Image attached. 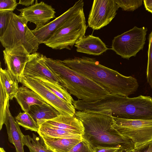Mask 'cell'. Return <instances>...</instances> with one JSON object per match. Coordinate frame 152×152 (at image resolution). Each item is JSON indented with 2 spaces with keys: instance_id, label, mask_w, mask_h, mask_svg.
I'll list each match as a JSON object with an SVG mask.
<instances>
[{
  "instance_id": "5",
  "label": "cell",
  "mask_w": 152,
  "mask_h": 152,
  "mask_svg": "<svg viewBox=\"0 0 152 152\" xmlns=\"http://www.w3.org/2000/svg\"><path fill=\"white\" fill-rule=\"evenodd\" d=\"M87 29L83 8L63 22L44 44L56 50H70Z\"/></svg>"
},
{
  "instance_id": "17",
  "label": "cell",
  "mask_w": 152,
  "mask_h": 152,
  "mask_svg": "<svg viewBox=\"0 0 152 152\" xmlns=\"http://www.w3.org/2000/svg\"><path fill=\"white\" fill-rule=\"evenodd\" d=\"M42 124L69 131L82 135L84 133V128L82 121L75 115H60Z\"/></svg>"
},
{
  "instance_id": "15",
  "label": "cell",
  "mask_w": 152,
  "mask_h": 152,
  "mask_svg": "<svg viewBox=\"0 0 152 152\" xmlns=\"http://www.w3.org/2000/svg\"><path fill=\"white\" fill-rule=\"evenodd\" d=\"M9 102L6 109V114L3 124L6 125L9 141L15 146L16 152H24L23 138L24 135L19 125L12 116L9 110Z\"/></svg>"
},
{
  "instance_id": "25",
  "label": "cell",
  "mask_w": 152,
  "mask_h": 152,
  "mask_svg": "<svg viewBox=\"0 0 152 152\" xmlns=\"http://www.w3.org/2000/svg\"><path fill=\"white\" fill-rule=\"evenodd\" d=\"M15 119L18 124L25 130L37 132L40 126L28 113L24 112L19 113Z\"/></svg>"
},
{
  "instance_id": "9",
  "label": "cell",
  "mask_w": 152,
  "mask_h": 152,
  "mask_svg": "<svg viewBox=\"0 0 152 152\" xmlns=\"http://www.w3.org/2000/svg\"><path fill=\"white\" fill-rule=\"evenodd\" d=\"M20 83L37 93L47 103L56 109L62 115H75V109L72 104L67 103L47 88L39 80L23 76Z\"/></svg>"
},
{
  "instance_id": "1",
  "label": "cell",
  "mask_w": 152,
  "mask_h": 152,
  "mask_svg": "<svg viewBox=\"0 0 152 152\" xmlns=\"http://www.w3.org/2000/svg\"><path fill=\"white\" fill-rule=\"evenodd\" d=\"M62 61L71 69L102 86L109 94L128 96L138 89V83L135 78L124 75L101 64L94 58L75 57Z\"/></svg>"
},
{
  "instance_id": "28",
  "label": "cell",
  "mask_w": 152,
  "mask_h": 152,
  "mask_svg": "<svg viewBox=\"0 0 152 152\" xmlns=\"http://www.w3.org/2000/svg\"><path fill=\"white\" fill-rule=\"evenodd\" d=\"M148 40L146 76L148 83L152 89V31L149 34Z\"/></svg>"
},
{
  "instance_id": "2",
  "label": "cell",
  "mask_w": 152,
  "mask_h": 152,
  "mask_svg": "<svg viewBox=\"0 0 152 152\" xmlns=\"http://www.w3.org/2000/svg\"><path fill=\"white\" fill-rule=\"evenodd\" d=\"M75 116L83 124L84 131L83 138L93 148L122 147L128 150L134 149L132 141L113 127V116L110 109L77 111Z\"/></svg>"
},
{
  "instance_id": "29",
  "label": "cell",
  "mask_w": 152,
  "mask_h": 152,
  "mask_svg": "<svg viewBox=\"0 0 152 152\" xmlns=\"http://www.w3.org/2000/svg\"><path fill=\"white\" fill-rule=\"evenodd\" d=\"M69 152H95L93 148L84 139L75 145Z\"/></svg>"
},
{
  "instance_id": "36",
  "label": "cell",
  "mask_w": 152,
  "mask_h": 152,
  "mask_svg": "<svg viewBox=\"0 0 152 152\" xmlns=\"http://www.w3.org/2000/svg\"><path fill=\"white\" fill-rule=\"evenodd\" d=\"M135 151L134 149L129 150H127L125 152H134Z\"/></svg>"
},
{
  "instance_id": "22",
  "label": "cell",
  "mask_w": 152,
  "mask_h": 152,
  "mask_svg": "<svg viewBox=\"0 0 152 152\" xmlns=\"http://www.w3.org/2000/svg\"><path fill=\"white\" fill-rule=\"evenodd\" d=\"M0 78V83L3 85L9 100H12L15 98L18 91V83L7 69H3L1 67Z\"/></svg>"
},
{
  "instance_id": "32",
  "label": "cell",
  "mask_w": 152,
  "mask_h": 152,
  "mask_svg": "<svg viewBox=\"0 0 152 152\" xmlns=\"http://www.w3.org/2000/svg\"><path fill=\"white\" fill-rule=\"evenodd\" d=\"M93 149L95 152H119L122 150L126 151L129 150H128L122 147H98L94 148Z\"/></svg>"
},
{
  "instance_id": "31",
  "label": "cell",
  "mask_w": 152,
  "mask_h": 152,
  "mask_svg": "<svg viewBox=\"0 0 152 152\" xmlns=\"http://www.w3.org/2000/svg\"><path fill=\"white\" fill-rule=\"evenodd\" d=\"M11 12H0V36L3 34L7 26L10 15Z\"/></svg>"
},
{
  "instance_id": "33",
  "label": "cell",
  "mask_w": 152,
  "mask_h": 152,
  "mask_svg": "<svg viewBox=\"0 0 152 152\" xmlns=\"http://www.w3.org/2000/svg\"><path fill=\"white\" fill-rule=\"evenodd\" d=\"M143 1L146 10L152 13V0H144Z\"/></svg>"
},
{
  "instance_id": "30",
  "label": "cell",
  "mask_w": 152,
  "mask_h": 152,
  "mask_svg": "<svg viewBox=\"0 0 152 152\" xmlns=\"http://www.w3.org/2000/svg\"><path fill=\"white\" fill-rule=\"evenodd\" d=\"M18 4L16 0H0V12L7 11L13 12Z\"/></svg>"
},
{
  "instance_id": "23",
  "label": "cell",
  "mask_w": 152,
  "mask_h": 152,
  "mask_svg": "<svg viewBox=\"0 0 152 152\" xmlns=\"http://www.w3.org/2000/svg\"><path fill=\"white\" fill-rule=\"evenodd\" d=\"M52 92L65 102L72 104L74 99L71 95L60 83L43 78L37 77Z\"/></svg>"
},
{
  "instance_id": "24",
  "label": "cell",
  "mask_w": 152,
  "mask_h": 152,
  "mask_svg": "<svg viewBox=\"0 0 152 152\" xmlns=\"http://www.w3.org/2000/svg\"><path fill=\"white\" fill-rule=\"evenodd\" d=\"M23 142L24 145L28 148L30 152H53L47 148L42 136H37L33 133L32 137L28 135H24Z\"/></svg>"
},
{
  "instance_id": "21",
  "label": "cell",
  "mask_w": 152,
  "mask_h": 152,
  "mask_svg": "<svg viewBox=\"0 0 152 152\" xmlns=\"http://www.w3.org/2000/svg\"><path fill=\"white\" fill-rule=\"evenodd\" d=\"M39 136L56 138H70L82 139V135L69 131L42 124L37 132Z\"/></svg>"
},
{
  "instance_id": "13",
  "label": "cell",
  "mask_w": 152,
  "mask_h": 152,
  "mask_svg": "<svg viewBox=\"0 0 152 152\" xmlns=\"http://www.w3.org/2000/svg\"><path fill=\"white\" fill-rule=\"evenodd\" d=\"M18 10L20 16L36 26L45 25L56 16L55 9L51 5L42 1L38 3L37 0L32 5Z\"/></svg>"
},
{
  "instance_id": "26",
  "label": "cell",
  "mask_w": 152,
  "mask_h": 152,
  "mask_svg": "<svg viewBox=\"0 0 152 152\" xmlns=\"http://www.w3.org/2000/svg\"><path fill=\"white\" fill-rule=\"evenodd\" d=\"M0 85V130H1L4 124V122L6 117L7 106L10 100L8 95L1 83Z\"/></svg>"
},
{
  "instance_id": "12",
  "label": "cell",
  "mask_w": 152,
  "mask_h": 152,
  "mask_svg": "<svg viewBox=\"0 0 152 152\" xmlns=\"http://www.w3.org/2000/svg\"><path fill=\"white\" fill-rule=\"evenodd\" d=\"M84 5L83 0H78L73 6L52 21L45 25L36 26L35 29L31 30L39 44L44 43L63 22L83 9Z\"/></svg>"
},
{
  "instance_id": "18",
  "label": "cell",
  "mask_w": 152,
  "mask_h": 152,
  "mask_svg": "<svg viewBox=\"0 0 152 152\" xmlns=\"http://www.w3.org/2000/svg\"><path fill=\"white\" fill-rule=\"evenodd\" d=\"M15 98L24 112H28L32 105L47 103L35 92L23 85L19 87Z\"/></svg>"
},
{
  "instance_id": "19",
  "label": "cell",
  "mask_w": 152,
  "mask_h": 152,
  "mask_svg": "<svg viewBox=\"0 0 152 152\" xmlns=\"http://www.w3.org/2000/svg\"><path fill=\"white\" fill-rule=\"evenodd\" d=\"M28 113L40 126L61 115L56 109L48 103L32 105Z\"/></svg>"
},
{
  "instance_id": "35",
  "label": "cell",
  "mask_w": 152,
  "mask_h": 152,
  "mask_svg": "<svg viewBox=\"0 0 152 152\" xmlns=\"http://www.w3.org/2000/svg\"><path fill=\"white\" fill-rule=\"evenodd\" d=\"M135 151L134 152H152V144H151L148 147L146 148V149L144 151Z\"/></svg>"
},
{
  "instance_id": "34",
  "label": "cell",
  "mask_w": 152,
  "mask_h": 152,
  "mask_svg": "<svg viewBox=\"0 0 152 152\" xmlns=\"http://www.w3.org/2000/svg\"><path fill=\"white\" fill-rule=\"evenodd\" d=\"M34 1V0H20L18 4L28 7L33 4Z\"/></svg>"
},
{
  "instance_id": "3",
  "label": "cell",
  "mask_w": 152,
  "mask_h": 152,
  "mask_svg": "<svg viewBox=\"0 0 152 152\" xmlns=\"http://www.w3.org/2000/svg\"><path fill=\"white\" fill-rule=\"evenodd\" d=\"M44 60L47 66L58 77L60 83L78 100L94 101L109 94L94 82L66 66L61 60L45 56Z\"/></svg>"
},
{
  "instance_id": "16",
  "label": "cell",
  "mask_w": 152,
  "mask_h": 152,
  "mask_svg": "<svg viewBox=\"0 0 152 152\" xmlns=\"http://www.w3.org/2000/svg\"><path fill=\"white\" fill-rule=\"evenodd\" d=\"M77 52L99 56L109 48L99 37L92 35L84 36L74 45Z\"/></svg>"
},
{
  "instance_id": "11",
  "label": "cell",
  "mask_w": 152,
  "mask_h": 152,
  "mask_svg": "<svg viewBox=\"0 0 152 152\" xmlns=\"http://www.w3.org/2000/svg\"><path fill=\"white\" fill-rule=\"evenodd\" d=\"M3 54L7 70L18 82L20 83L30 54L23 45H20L12 48H5Z\"/></svg>"
},
{
  "instance_id": "4",
  "label": "cell",
  "mask_w": 152,
  "mask_h": 152,
  "mask_svg": "<svg viewBox=\"0 0 152 152\" xmlns=\"http://www.w3.org/2000/svg\"><path fill=\"white\" fill-rule=\"evenodd\" d=\"M113 117L132 120L152 119V98L142 95L133 98L112 94L106 104Z\"/></svg>"
},
{
  "instance_id": "37",
  "label": "cell",
  "mask_w": 152,
  "mask_h": 152,
  "mask_svg": "<svg viewBox=\"0 0 152 152\" xmlns=\"http://www.w3.org/2000/svg\"><path fill=\"white\" fill-rule=\"evenodd\" d=\"M0 152H6L3 148L1 147L0 148Z\"/></svg>"
},
{
  "instance_id": "14",
  "label": "cell",
  "mask_w": 152,
  "mask_h": 152,
  "mask_svg": "<svg viewBox=\"0 0 152 152\" xmlns=\"http://www.w3.org/2000/svg\"><path fill=\"white\" fill-rule=\"evenodd\" d=\"M45 56L37 52L30 54L24 69L23 76L43 78L60 83L58 77L46 64Z\"/></svg>"
},
{
  "instance_id": "10",
  "label": "cell",
  "mask_w": 152,
  "mask_h": 152,
  "mask_svg": "<svg viewBox=\"0 0 152 152\" xmlns=\"http://www.w3.org/2000/svg\"><path fill=\"white\" fill-rule=\"evenodd\" d=\"M119 8L115 0H94L88 20V26L94 30L108 25Z\"/></svg>"
},
{
  "instance_id": "27",
  "label": "cell",
  "mask_w": 152,
  "mask_h": 152,
  "mask_svg": "<svg viewBox=\"0 0 152 152\" xmlns=\"http://www.w3.org/2000/svg\"><path fill=\"white\" fill-rule=\"evenodd\" d=\"M118 7L123 10L133 11L140 7L142 4V0H115Z\"/></svg>"
},
{
  "instance_id": "8",
  "label": "cell",
  "mask_w": 152,
  "mask_h": 152,
  "mask_svg": "<svg viewBox=\"0 0 152 152\" xmlns=\"http://www.w3.org/2000/svg\"><path fill=\"white\" fill-rule=\"evenodd\" d=\"M148 29L136 26L115 37L112 41L111 49L122 58L129 59L135 56L143 49Z\"/></svg>"
},
{
  "instance_id": "6",
  "label": "cell",
  "mask_w": 152,
  "mask_h": 152,
  "mask_svg": "<svg viewBox=\"0 0 152 152\" xmlns=\"http://www.w3.org/2000/svg\"><path fill=\"white\" fill-rule=\"evenodd\" d=\"M28 22L20 15L10 13L6 28L0 36V41L5 48L23 45L30 54L37 51L39 45L27 26Z\"/></svg>"
},
{
  "instance_id": "20",
  "label": "cell",
  "mask_w": 152,
  "mask_h": 152,
  "mask_svg": "<svg viewBox=\"0 0 152 152\" xmlns=\"http://www.w3.org/2000/svg\"><path fill=\"white\" fill-rule=\"evenodd\" d=\"M42 137L47 148L53 152H69L75 145L82 140Z\"/></svg>"
},
{
  "instance_id": "7",
  "label": "cell",
  "mask_w": 152,
  "mask_h": 152,
  "mask_svg": "<svg viewBox=\"0 0 152 152\" xmlns=\"http://www.w3.org/2000/svg\"><path fill=\"white\" fill-rule=\"evenodd\" d=\"M113 127L132 141L135 151L143 150L152 144V119L132 120L113 116Z\"/></svg>"
}]
</instances>
